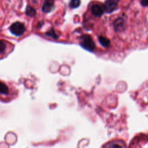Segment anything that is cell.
<instances>
[{
	"label": "cell",
	"mask_w": 148,
	"mask_h": 148,
	"mask_svg": "<svg viewBox=\"0 0 148 148\" xmlns=\"http://www.w3.org/2000/svg\"><path fill=\"white\" fill-rule=\"evenodd\" d=\"M18 91L9 83L0 80V101L8 102L17 96Z\"/></svg>",
	"instance_id": "obj_1"
},
{
	"label": "cell",
	"mask_w": 148,
	"mask_h": 148,
	"mask_svg": "<svg viewBox=\"0 0 148 148\" xmlns=\"http://www.w3.org/2000/svg\"><path fill=\"white\" fill-rule=\"evenodd\" d=\"M80 4V1L79 0H71L70 2V6L71 8H76Z\"/></svg>",
	"instance_id": "obj_12"
},
{
	"label": "cell",
	"mask_w": 148,
	"mask_h": 148,
	"mask_svg": "<svg viewBox=\"0 0 148 148\" xmlns=\"http://www.w3.org/2000/svg\"><path fill=\"white\" fill-rule=\"evenodd\" d=\"M10 32L16 36H20L24 33L25 27L24 25L18 21L15 22L10 27Z\"/></svg>",
	"instance_id": "obj_2"
},
{
	"label": "cell",
	"mask_w": 148,
	"mask_h": 148,
	"mask_svg": "<svg viewBox=\"0 0 148 148\" xmlns=\"http://www.w3.org/2000/svg\"><path fill=\"white\" fill-rule=\"evenodd\" d=\"M99 42L103 47H108L109 45V40L105 38V37H100L99 38Z\"/></svg>",
	"instance_id": "obj_10"
},
{
	"label": "cell",
	"mask_w": 148,
	"mask_h": 148,
	"mask_svg": "<svg viewBox=\"0 0 148 148\" xmlns=\"http://www.w3.org/2000/svg\"><path fill=\"white\" fill-rule=\"evenodd\" d=\"M104 11V5L100 3H94L90 6V13L94 17L101 16Z\"/></svg>",
	"instance_id": "obj_3"
},
{
	"label": "cell",
	"mask_w": 148,
	"mask_h": 148,
	"mask_svg": "<svg viewBox=\"0 0 148 148\" xmlns=\"http://www.w3.org/2000/svg\"><path fill=\"white\" fill-rule=\"evenodd\" d=\"M105 148H125V145L121 141H111L105 146Z\"/></svg>",
	"instance_id": "obj_7"
},
{
	"label": "cell",
	"mask_w": 148,
	"mask_h": 148,
	"mask_svg": "<svg viewBox=\"0 0 148 148\" xmlns=\"http://www.w3.org/2000/svg\"><path fill=\"white\" fill-rule=\"evenodd\" d=\"M47 36H50L51 38H53L54 39H56L58 38V36L56 35V34L55 33L53 29H50L49 31H48L46 34H45Z\"/></svg>",
	"instance_id": "obj_11"
},
{
	"label": "cell",
	"mask_w": 148,
	"mask_h": 148,
	"mask_svg": "<svg viewBox=\"0 0 148 148\" xmlns=\"http://www.w3.org/2000/svg\"><path fill=\"white\" fill-rule=\"evenodd\" d=\"M36 13V11L31 6H28L26 8V10H25V14L28 16H34L35 15Z\"/></svg>",
	"instance_id": "obj_8"
},
{
	"label": "cell",
	"mask_w": 148,
	"mask_h": 148,
	"mask_svg": "<svg viewBox=\"0 0 148 148\" xmlns=\"http://www.w3.org/2000/svg\"><path fill=\"white\" fill-rule=\"evenodd\" d=\"M141 3L143 6H148V0H141Z\"/></svg>",
	"instance_id": "obj_13"
},
{
	"label": "cell",
	"mask_w": 148,
	"mask_h": 148,
	"mask_svg": "<svg viewBox=\"0 0 148 148\" xmlns=\"http://www.w3.org/2000/svg\"><path fill=\"white\" fill-rule=\"evenodd\" d=\"M119 0H106L104 3L105 11L110 12L114 9L119 3Z\"/></svg>",
	"instance_id": "obj_4"
},
{
	"label": "cell",
	"mask_w": 148,
	"mask_h": 148,
	"mask_svg": "<svg viewBox=\"0 0 148 148\" xmlns=\"http://www.w3.org/2000/svg\"><path fill=\"white\" fill-rule=\"evenodd\" d=\"M6 49V42L3 40H0V56H2Z\"/></svg>",
	"instance_id": "obj_9"
},
{
	"label": "cell",
	"mask_w": 148,
	"mask_h": 148,
	"mask_svg": "<svg viewBox=\"0 0 148 148\" xmlns=\"http://www.w3.org/2000/svg\"><path fill=\"white\" fill-rule=\"evenodd\" d=\"M54 7V0H45L42 10L44 13L51 12Z\"/></svg>",
	"instance_id": "obj_6"
},
{
	"label": "cell",
	"mask_w": 148,
	"mask_h": 148,
	"mask_svg": "<svg viewBox=\"0 0 148 148\" xmlns=\"http://www.w3.org/2000/svg\"><path fill=\"white\" fill-rule=\"evenodd\" d=\"M82 45L86 49L89 50H93L94 48V43L90 37H84L82 40Z\"/></svg>",
	"instance_id": "obj_5"
}]
</instances>
